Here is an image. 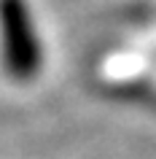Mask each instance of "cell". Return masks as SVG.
<instances>
[{"label":"cell","mask_w":156,"mask_h":159,"mask_svg":"<svg viewBox=\"0 0 156 159\" xmlns=\"http://www.w3.org/2000/svg\"><path fill=\"white\" fill-rule=\"evenodd\" d=\"M6 67L14 78H33L41 67V46L25 0H3Z\"/></svg>","instance_id":"obj_1"}]
</instances>
